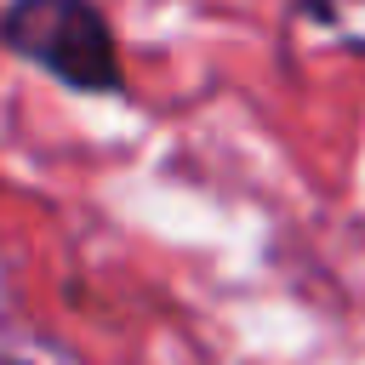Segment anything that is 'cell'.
I'll list each match as a JSON object with an SVG mask.
<instances>
[{"instance_id": "obj_1", "label": "cell", "mask_w": 365, "mask_h": 365, "mask_svg": "<svg viewBox=\"0 0 365 365\" xmlns=\"http://www.w3.org/2000/svg\"><path fill=\"white\" fill-rule=\"evenodd\" d=\"M0 46L68 91H86V97L125 91L120 46H114V29L97 0H6Z\"/></svg>"}, {"instance_id": "obj_2", "label": "cell", "mask_w": 365, "mask_h": 365, "mask_svg": "<svg viewBox=\"0 0 365 365\" xmlns=\"http://www.w3.org/2000/svg\"><path fill=\"white\" fill-rule=\"evenodd\" d=\"M297 11L325 29L342 51H365V0H297Z\"/></svg>"}, {"instance_id": "obj_3", "label": "cell", "mask_w": 365, "mask_h": 365, "mask_svg": "<svg viewBox=\"0 0 365 365\" xmlns=\"http://www.w3.org/2000/svg\"><path fill=\"white\" fill-rule=\"evenodd\" d=\"M0 365H23V359H11V354H0Z\"/></svg>"}]
</instances>
